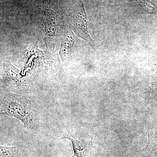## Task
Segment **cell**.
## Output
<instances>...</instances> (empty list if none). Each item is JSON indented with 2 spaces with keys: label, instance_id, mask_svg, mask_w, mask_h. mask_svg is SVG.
I'll return each instance as SVG.
<instances>
[{
  "label": "cell",
  "instance_id": "277c9868",
  "mask_svg": "<svg viewBox=\"0 0 157 157\" xmlns=\"http://www.w3.org/2000/svg\"><path fill=\"white\" fill-rule=\"evenodd\" d=\"M62 138H66L71 141L74 151L73 156L91 157L90 144L87 140L70 136H65Z\"/></svg>",
  "mask_w": 157,
  "mask_h": 157
},
{
  "label": "cell",
  "instance_id": "52a82bcc",
  "mask_svg": "<svg viewBox=\"0 0 157 157\" xmlns=\"http://www.w3.org/2000/svg\"><path fill=\"white\" fill-rule=\"evenodd\" d=\"M137 1L146 10L151 11L155 10L154 5L148 0H137Z\"/></svg>",
  "mask_w": 157,
  "mask_h": 157
},
{
  "label": "cell",
  "instance_id": "8992f818",
  "mask_svg": "<svg viewBox=\"0 0 157 157\" xmlns=\"http://www.w3.org/2000/svg\"><path fill=\"white\" fill-rule=\"evenodd\" d=\"M22 152L18 146L9 147L0 145V157H20Z\"/></svg>",
  "mask_w": 157,
  "mask_h": 157
},
{
  "label": "cell",
  "instance_id": "3957f363",
  "mask_svg": "<svg viewBox=\"0 0 157 157\" xmlns=\"http://www.w3.org/2000/svg\"><path fill=\"white\" fill-rule=\"evenodd\" d=\"M4 70L5 80L13 91L17 94L29 92L28 80L22 76L20 70L9 63L4 65Z\"/></svg>",
  "mask_w": 157,
  "mask_h": 157
},
{
  "label": "cell",
  "instance_id": "5b68a950",
  "mask_svg": "<svg viewBox=\"0 0 157 157\" xmlns=\"http://www.w3.org/2000/svg\"><path fill=\"white\" fill-rule=\"evenodd\" d=\"M75 42V37L73 32L67 31L64 35L62 41L60 55L62 59L69 57Z\"/></svg>",
  "mask_w": 157,
  "mask_h": 157
},
{
  "label": "cell",
  "instance_id": "7a4b0ae2",
  "mask_svg": "<svg viewBox=\"0 0 157 157\" xmlns=\"http://www.w3.org/2000/svg\"><path fill=\"white\" fill-rule=\"evenodd\" d=\"M70 25L76 33L92 48L95 46L88 30L87 17L85 9L84 0H77L70 13Z\"/></svg>",
  "mask_w": 157,
  "mask_h": 157
},
{
  "label": "cell",
  "instance_id": "6da1fadb",
  "mask_svg": "<svg viewBox=\"0 0 157 157\" xmlns=\"http://www.w3.org/2000/svg\"><path fill=\"white\" fill-rule=\"evenodd\" d=\"M0 114L17 119L28 129L33 130L38 125L36 108L24 96L14 95L5 98L0 108Z\"/></svg>",
  "mask_w": 157,
  "mask_h": 157
}]
</instances>
